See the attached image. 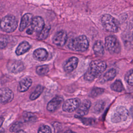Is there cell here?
<instances>
[{"instance_id": "cell-1", "label": "cell", "mask_w": 133, "mask_h": 133, "mask_svg": "<svg viewBox=\"0 0 133 133\" xmlns=\"http://www.w3.org/2000/svg\"><path fill=\"white\" fill-rule=\"evenodd\" d=\"M107 64L105 61L97 60L92 61L89 65L88 70L84 75V78L88 81H91L99 76L105 71Z\"/></svg>"}, {"instance_id": "cell-2", "label": "cell", "mask_w": 133, "mask_h": 133, "mask_svg": "<svg viewBox=\"0 0 133 133\" xmlns=\"http://www.w3.org/2000/svg\"><path fill=\"white\" fill-rule=\"evenodd\" d=\"M68 47L74 51L83 52L89 47V42L85 35H80L76 37L71 38L67 42Z\"/></svg>"}, {"instance_id": "cell-3", "label": "cell", "mask_w": 133, "mask_h": 133, "mask_svg": "<svg viewBox=\"0 0 133 133\" xmlns=\"http://www.w3.org/2000/svg\"><path fill=\"white\" fill-rule=\"evenodd\" d=\"M101 21L104 29L109 32H117L119 29L118 21L109 14H104L101 17Z\"/></svg>"}, {"instance_id": "cell-4", "label": "cell", "mask_w": 133, "mask_h": 133, "mask_svg": "<svg viewBox=\"0 0 133 133\" xmlns=\"http://www.w3.org/2000/svg\"><path fill=\"white\" fill-rule=\"evenodd\" d=\"M18 26V21L16 17L11 15L5 16L0 22L1 30L7 33H11L16 30Z\"/></svg>"}, {"instance_id": "cell-5", "label": "cell", "mask_w": 133, "mask_h": 133, "mask_svg": "<svg viewBox=\"0 0 133 133\" xmlns=\"http://www.w3.org/2000/svg\"><path fill=\"white\" fill-rule=\"evenodd\" d=\"M127 109L123 106L117 107L111 114V120L114 123H118L126 121L128 116Z\"/></svg>"}, {"instance_id": "cell-6", "label": "cell", "mask_w": 133, "mask_h": 133, "mask_svg": "<svg viewBox=\"0 0 133 133\" xmlns=\"http://www.w3.org/2000/svg\"><path fill=\"white\" fill-rule=\"evenodd\" d=\"M105 46L107 49L112 54H118L121 51L120 43L117 38L113 35H110L105 38Z\"/></svg>"}, {"instance_id": "cell-7", "label": "cell", "mask_w": 133, "mask_h": 133, "mask_svg": "<svg viewBox=\"0 0 133 133\" xmlns=\"http://www.w3.org/2000/svg\"><path fill=\"white\" fill-rule=\"evenodd\" d=\"M81 100L78 98H72L66 100L63 104L62 109L66 112H73L78 108Z\"/></svg>"}, {"instance_id": "cell-8", "label": "cell", "mask_w": 133, "mask_h": 133, "mask_svg": "<svg viewBox=\"0 0 133 133\" xmlns=\"http://www.w3.org/2000/svg\"><path fill=\"white\" fill-rule=\"evenodd\" d=\"M14 94L11 90L8 88L0 89V103L7 104L14 99Z\"/></svg>"}, {"instance_id": "cell-9", "label": "cell", "mask_w": 133, "mask_h": 133, "mask_svg": "<svg viewBox=\"0 0 133 133\" xmlns=\"http://www.w3.org/2000/svg\"><path fill=\"white\" fill-rule=\"evenodd\" d=\"M7 68L9 72L11 73H18L24 70V66L21 61L12 60L7 63Z\"/></svg>"}, {"instance_id": "cell-10", "label": "cell", "mask_w": 133, "mask_h": 133, "mask_svg": "<svg viewBox=\"0 0 133 133\" xmlns=\"http://www.w3.org/2000/svg\"><path fill=\"white\" fill-rule=\"evenodd\" d=\"M53 43L58 46H63L67 42V34L64 30L57 32L52 38Z\"/></svg>"}, {"instance_id": "cell-11", "label": "cell", "mask_w": 133, "mask_h": 133, "mask_svg": "<svg viewBox=\"0 0 133 133\" xmlns=\"http://www.w3.org/2000/svg\"><path fill=\"white\" fill-rule=\"evenodd\" d=\"M30 25V28H31L33 32L39 33L45 26L44 19L40 16L33 17Z\"/></svg>"}, {"instance_id": "cell-12", "label": "cell", "mask_w": 133, "mask_h": 133, "mask_svg": "<svg viewBox=\"0 0 133 133\" xmlns=\"http://www.w3.org/2000/svg\"><path fill=\"white\" fill-rule=\"evenodd\" d=\"M63 99L59 96H57L52 98L47 104V109L48 111L54 112L56 111L62 104Z\"/></svg>"}, {"instance_id": "cell-13", "label": "cell", "mask_w": 133, "mask_h": 133, "mask_svg": "<svg viewBox=\"0 0 133 133\" xmlns=\"http://www.w3.org/2000/svg\"><path fill=\"white\" fill-rule=\"evenodd\" d=\"M91 106V102L88 100H84L79 104L77 109L76 114L78 116H84L88 113Z\"/></svg>"}, {"instance_id": "cell-14", "label": "cell", "mask_w": 133, "mask_h": 133, "mask_svg": "<svg viewBox=\"0 0 133 133\" xmlns=\"http://www.w3.org/2000/svg\"><path fill=\"white\" fill-rule=\"evenodd\" d=\"M78 59L77 57H72L69 58L64 65V70L67 73L73 72L77 67Z\"/></svg>"}, {"instance_id": "cell-15", "label": "cell", "mask_w": 133, "mask_h": 133, "mask_svg": "<svg viewBox=\"0 0 133 133\" xmlns=\"http://www.w3.org/2000/svg\"><path fill=\"white\" fill-rule=\"evenodd\" d=\"M33 18V16L32 14L27 13L24 14L22 17L19 26V31H23L28 26L30 25Z\"/></svg>"}, {"instance_id": "cell-16", "label": "cell", "mask_w": 133, "mask_h": 133, "mask_svg": "<svg viewBox=\"0 0 133 133\" xmlns=\"http://www.w3.org/2000/svg\"><path fill=\"white\" fill-rule=\"evenodd\" d=\"M33 56L35 60L39 61H43L47 59L48 54L45 49L41 48L35 50L33 52Z\"/></svg>"}, {"instance_id": "cell-17", "label": "cell", "mask_w": 133, "mask_h": 133, "mask_svg": "<svg viewBox=\"0 0 133 133\" xmlns=\"http://www.w3.org/2000/svg\"><path fill=\"white\" fill-rule=\"evenodd\" d=\"M32 84V81L30 78H24L20 81L18 87V90L20 92H25L29 89Z\"/></svg>"}, {"instance_id": "cell-18", "label": "cell", "mask_w": 133, "mask_h": 133, "mask_svg": "<svg viewBox=\"0 0 133 133\" xmlns=\"http://www.w3.org/2000/svg\"><path fill=\"white\" fill-rule=\"evenodd\" d=\"M31 46L30 44L26 41H23L17 47L16 50V54L18 56L23 55L28 52Z\"/></svg>"}, {"instance_id": "cell-19", "label": "cell", "mask_w": 133, "mask_h": 133, "mask_svg": "<svg viewBox=\"0 0 133 133\" xmlns=\"http://www.w3.org/2000/svg\"><path fill=\"white\" fill-rule=\"evenodd\" d=\"M94 53L98 56H103L104 52V49L102 42L101 41H96L93 46Z\"/></svg>"}, {"instance_id": "cell-20", "label": "cell", "mask_w": 133, "mask_h": 133, "mask_svg": "<svg viewBox=\"0 0 133 133\" xmlns=\"http://www.w3.org/2000/svg\"><path fill=\"white\" fill-rule=\"evenodd\" d=\"M116 75V71L114 69H111L108 70L101 78L102 82H108L113 79Z\"/></svg>"}, {"instance_id": "cell-21", "label": "cell", "mask_w": 133, "mask_h": 133, "mask_svg": "<svg viewBox=\"0 0 133 133\" xmlns=\"http://www.w3.org/2000/svg\"><path fill=\"white\" fill-rule=\"evenodd\" d=\"M44 90V87L42 85H37L35 88L34 91L32 92L30 95V99L31 100H34L36 99L37 98L39 97V96L42 94Z\"/></svg>"}, {"instance_id": "cell-22", "label": "cell", "mask_w": 133, "mask_h": 133, "mask_svg": "<svg viewBox=\"0 0 133 133\" xmlns=\"http://www.w3.org/2000/svg\"><path fill=\"white\" fill-rule=\"evenodd\" d=\"M105 105V102L103 100H99L97 101V102H96L93 107V112L96 114H99L101 113L104 109Z\"/></svg>"}, {"instance_id": "cell-23", "label": "cell", "mask_w": 133, "mask_h": 133, "mask_svg": "<svg viewBox=\"0 0 133 133\" xmlns=\"http://www.w3.org/2000/svg\"><path fill=\"white\" fill-rule=\"evenodd\" d=\"M50 30V26L49 25L44 26L42 30L39 33H38L39 34L37 36V39L38 40H44L46 39L49 34Z\"/></svg>"}, {"instance_id": "cell-24", "label": "cell", "mask_w": 133, "mask_h": 133, "mask_svg": "<svg viewBox=\"0 0 133 133\" xmlns=\"http://www.w3.org/2000/svg\"><path fill=\"white\" fill-rule=\"evenodd\" d=\"M110 87L112 90L116 92H121L124 89L123 85L119 80H116L111 84Z\"/></svg>"}, {"instance_id": "cell-25", "label": "cell", "mask_w": 133, "mask_h": 133, "mask_svg": "<svg viewBox=\"0 0 133 133\" xmlns=\"http://www.w3.org/2000/svg\"><path fill=\"white\" fill-rule=\"evenodd\" d=\"M49 67L47 65L38 66L36 69V72L39 75H44L49 72Z\"/></svg>"}, {"instance_id": "cell-26", "label": "cell", "mask_w": 133, "mask_h": 133, "mask_svg": "<svg viewBox=\"0 0 133 133\" xmlns=\"http://www.w3.org/2000/svg\"><path fill=\"white\" fill-rule=\"evenodd\" d=\"M126 82L130 86H133V69L129 70L125 76Z\"/></svg>"}, {"instance_id": "cell-27", "label": "cell", "mask_w": 133, "mask_h": 133, "mask_svg": "<svg viewBox=\"0 0 133 133\" xmlns=\"http://www.w3.org/2000/svg\"><path fill=\"white\" fill-rule=\"evenodd\" d=\"M104 91V89L101 88L95 87L91 91V95L92 97H97L101 94H102Z\"/></svg>"}, {"instance_id": "cell-28", "label": "cell", "mask_w": 133, "mask_h": 133, "mask_svg": "<svg viewBox=\"0 0 133 133\" xmlns=\"http://www.w3.org/2000/svg\"><path fill=\"white\" fill-rule=\"evenodd\" d=\"M22 126V123L21 122H16L10 128V132H17L21 129Z\"/></svg>"}, {"instance_id": "cell-29", "label": "cell", "mask_w": 133, "mask_h": 133, "mask_svg": "<svg viewBox=\"0 0 133 133\" xmlns=\"http://www.w3.org/2000/svg\"><path fill=\"white\" fill-rule=\"evenodd\" d=\"M23 118L24 120L26 122H30V121H33L34 120V118H35V116L31 113H24L23 114Z\"/></svg>"}, {"instance_id": "cell-30", "label": "cell", "mask_w": 133, "mask_h": 133, "mask_svg": "<svg viewBox=\"0 0 133 133\" xmlns=\"http://www.w3.org/2000/svg\"><path fill=\"white\" fill-rule=\"evenodd\" d=\"M51 130L50 128L47 125H42L39 127L38 130V132H51Z\"/></svg>"}, {"instance_id": "cell-31", "label": "cell", "mask_w": 133, "mask_h": 133, "mask_svg": "<svg viewBox=\"0 0 133 133\" xmlns=\"http://www.w3.org/2000/svg\"><path fill=\"white\" fill-rule=\"evenodd\" d=\"M8 42L6 38H0V49H4L5 48L7 45Z\"/></svg>"}, {"instance_id": "cell-32", "label": "cell", "mask_w": 133, "mask_h": 133, "mask_svg": "<svg viewBox=\"0 0 133 133\" xmlns=\"http://www.w3.org/2000/svg\"><path fill=\"white\" fill-rule=\"evenodd\" d=\"M26 33L27 34H30V35H31V34H32L34 32L33 31V30L31 29V28H29L27 30H26Z\"/></svg>"}, {"instance_id": "cell-33", "label": "cell", "mask_w": 133, "mask_h": 133, "mask_svg": "<svg viewBox=\"0 0 133 133\" xmlns=\"http://www.w3.org/2000/svg\"><path fill=\"white\" fill-rule=\"evenodd\" d=\"M4 121V118L3 117H0V127L2 126Z\"/></svg>"}, {"instance_id": "cell-34", "label": "cell", "mask_w": 133, "mask_h": 133, "mask_svg": "<svg viewBox=\"0 0 133 133\" xmlns=\"http://www.w3.org/2000/svg\"><path fill=\"white\" fill-rule=\"evenodd\" d=\"M132 115H133V107L132 108Z\"/></svg>"}, {"instance_id": "cell-35", "label": "cell", "mask_w": 133, "mask_h": 133, "mask_svg": "<svg viewBox=\"0 0 133 133\" xmlns=\"http://www.w3.org/2000/svg\"><path fill=\"white\" fill-rule=\"evenodd\" d=\"M132 38H133V33H132Z\"/></svg>"}, {"instance_id": "cell-36", "label": "cell", "mask_w": 133, "mask_h": 133, "mask_svg": "<svg viewBox=\"0 0 133 133\" xmlns=\"http://www.w3.org/2000/svg\"><path fill=\"white\" fill-rule=\"evenodd\" d=\"M0 22H1V19H0Z\"/></svg>"}]
</instances>
